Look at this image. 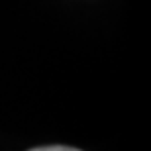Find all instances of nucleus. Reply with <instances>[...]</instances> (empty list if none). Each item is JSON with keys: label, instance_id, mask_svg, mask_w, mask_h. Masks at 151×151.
<instances>
[{"label": "nucleus", "instance_id": "obj_1", "mask_svg": "<svg viewBox=\"0 0 151 151\" xmlns=\"http://www.w3.org/2000/svg\"><path fill=\"white\" fill-rule=\"evenodd\" d=\"M29 151H81L77 147H67V145H45V147H34Z\"/></svg>", "mask_w": 151, "mask_h": 151}]
</instances>
